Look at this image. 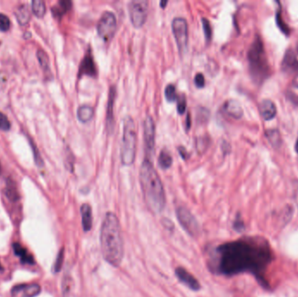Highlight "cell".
<instances>
[{
	"instance_id": "obj_1",
	"label": "cell",
	"mask_w": 298,
	"mask_h": 297,
	"mask_svg": "<svg viewBox=\"0 0 298 297\" xmlns=\"http://www.w3.org/2000/svg\"><path fill=\"white\" fill-rule=\"evenodd\" d=\"M217 271L231 276L249 272L265 284L264 272L273 259V252L264 239L248 237L227 242L217 249Z\"/></svg>"
},
{
	"instance_id": "obj_2",
	"label": "cell",
	"mask_w": 298,
	"mask_h": 297,
	"mask_svg": "<svg viewBox=\"0 0 298 297\" xmlns=\"http://www.w3.org/2000/svg\"><path fill=\"white\" fill-rule=\"evenodd\" d=\"M101 247L103 258L118 268L124 256V244L118 217L112 212L107 213L101 229Z\"/></svg>"
},
{
	"instance_id": "obj_3",
	"label": "cell",
	"mask_w": 298,
	"mask_h": 297,
	"mask_svg": "<svg viewBox=\"0 0 298 297\" xmlns=\"http://www.w3.org/2000/svg\"><path fill=\"white\" fill-rule=\"evenodd\" d=\"M140 181L145 203L154 214H160L166 206L163 184L150 159H145L140 169Z\"/></svg>"
},
{
	"instance_id": "obj_4",
	"label": "cell",
	"mask_w": 298,
	"mask_h": 297,
	"mask_svg": "<svg viewBox=\"0 0 298 297\" xmlns=\"http://www.w3.org/2000/svg\"><path fill=\"white\" fill-rule=\"evenodd\" d=\"M249 70L253 79L261 84L270 75V66L261 37L256 35L248 52Z\"/></svg>"
},
{
	"instance_id": "obj_5",
	"label": "cell",
	"mask_w": 298,
	"mask_h": 297,
	"mask_svg": "<svg viewBox=\"0 0 298 297\" xmlns=\"http://www.w3.org/2000/svg\"><path fill=\"white\" fill-rule=\"evenodd\" d=\"M137 131L133 118L128 116L123 121V135L121 147V160L125 166L134 163L136 156Z\"/></svg>"
},
{
	"instance_id": "obj_6",
	"label": "cell",
	"mask_w": 298,
	"mask_h": 297,
	"mask_svg": "<svg viewBox=\"0 0 298 297\" xmlns=\"http://www.w3.org/2000/svg\"><path fill=\"white\" fill-rule=\"evenodd\" d=\"M128 12L133 26L140 28L144 25L148 14V2L145 0H134L128 4Z\"/></svg>"
},
{
	"instance_id": "obj_7",
	"label": "cell",
	"mask_w": 298,
	"mask_h": 297,
	"mask_svg": "<svg viewBox=\"0 0 298 297\" xmlns=\"http://www.w3.org/2000/svg\"><path fill=\"white\" fill-rule=\"evenodd\" d=\"M117 26V20L115 14L107 11L103 13L97 24V32L101 38L105 41H109L113 38Z\"/></svg>"
},
{
	"instance_id": "obj_8",
	"label": "cell",
	"mask_w": 298,
	"mask_h": 297,
	"mask_svg": "<svg viewBox=\"0 0 298 297\" xmlns=\"http://www.w3.org/2000/svg\"><path fill=\"white\" fill-rule=\"evenodd\" d=\"M187 20L182 17H176L172 21V31L180 52H186L188 42Z\"/></svg>"
},
{
	"instance_id": "obj_9",
	"label": "cell",
	"mask_w": 298,
	"mask_h": 297,
	"mask_svg": "<svg viewBox=\"0 0 298 297\" xmlns=\"http://www.w3.org/2000/svg\"><path fill=\"white\" fill-rule=\"evenodd\" d=\"M177 219L185 231L191 236H197L200 234V227L195 217L185 207H179L176 209Z\"/></svg>"
},
{
	"instance_id": "obj_10",
	"label": "cell",
	"mask_w": 298,
	"mask_h": 297,
	"mask_svg": "<svg viewBox=\"0 0 298 297\" xmlns=\"http://www.w3.org/2000/svg\"><path fill=\"white\" fill-rule=\"evenodd\" d=\"M143 131H144L145 148L147 154L149 157L154 153V143H155V125L153 118L148 115L143 121Z\"/></svg>"
},
{
	"instance_id": "obj_11",
	"label": "cell",
	"mask_w": 298,
	"mask_h": 297,
	"mask_svg": "<svg viewBox=\"0 0 298 297\" xmlns=\"http://www.w3.org/2000/svg\"><path fill=\"white\" fill-rule=\"evenodd\" d=\"M41 292V287L38 283L19 284L12 288L11 293L14 297H36Z\"/></svg>"
},
{
	"instance_id": "obj_12",
	"label": "cell",
	"mask_w": 298,
	"mask_h": 297,
	"mask_svg": "<svg viewBox=\"0 0 298 297\" xmlns=\"http://www.w3.org/2000/svg\"><path fill=\"white\" fill-rule=\"evenodd\" d=\"M175 274H176L177 278L191 290H200V282L197 281L196 278L194 277L193 274L188 273L185 268H180V267L176 268Z\"/></svg>"
},
{
	"instance_id": "obj_13",
	"label": "cell",
	"mask_w": 298,
	"mask_h": 297,
	"mask_svg": "<svg viewBox=\"0 0 298 297\" xmlns=\"http://www.w3.org/2000/svg\"><path fill=\"white\" fill-rule=\"evenodd\" d=\"M115 98H116V87L115 85H112L109 90V102H108V108H107V128L110 134L115 128L114 108H115Z\"/></svg>"
},
{
	"instance_id": "obj_14",
	"label": "cell",
	"mask_w": 298,
	"mask_h": 297,
	"mask_svg": "<svg viewBox=\"0 0 298 297\" xmlns=\"http://www.w3.org/2000/svg\"><path fill=\"white\" fill-rule=\"evenodd\" d=\"M282 69L283 72L288 74H297L298 59L295 52L292 50H288L285 52L282 61Z\"/></svg>"
},
{
	"instance_id": "obj_15",
	"label": "cell",
	"mask_w": 298,
	"mask_h": 297,
	"mask_svg": "<svg viewBox=\"0 0 298 297\" xmlns=\"http://www.w3.org/2000/svg\"><path fill=\"white\" fill-rule=\"evenodd\" d=\"M83 75L96 77L97 76V67L95 65L94 59L91 52L85 53L84 59H82L79 69V77Z\"/></svg>"
},
{
	"instance_id": "obj_16",
	"label": "cell",
	"mask_w": 298,
	"mask_h": 297,
	"mask_svg": "<svg viewBox=\"0 0 298 297\" xmlns=\"http://www.w3.org/2000/svg\"><path fill=\"white\" fill-rule=\"evenodd\" d=\"M223 111L230 117L239 120L243 117V109L239 102L235 100H229L223 105Z\"/></svg>"
},
{
	"instance_id": "obj_17",
	"label": "cell",
	"mask_w": 298,
	"mask_h": 297,
	"mask_svg": "<svg viewBox=\"0 0 298 297\" xmlns=\"http://www.w3.org/2000/svg\"><path fill=\"white\" fill-rule=\"evenodd\" d=\"M260 114L265 121H270L276 115V107L270 100H263L259 105Z\"/></svg>"
},
{
	"instance_id": "obj_18",
	"label": "cell",
	"mask_w": 298,
	"mask_h": 297,
	"mask_svg": "<svg viewBox=\"0 0 298 297\" xmlns=\"http://www.w3.org/2000/svg\"><path fill=\"white\" fill-rule=\"evenodd\" d=\"M13 250L16 256L20 259L21 263L23 264L33 265L35 263L33 255L27 251V249L24 248L23 246L20 245V243H14L13 244Z\"/></svg>"
},
{
	"instance_id": "obj_19",
	"label": "cell",
	"mask_w": 298,
	"mask_h": 297,
	"mask_svg": "<svg viewBox=\"0 0 298 297\" xmlns=\"http://www.w3.org/2000/svg\"><path fill=\"white\" fill-rule=\"evenodd\" d=\"M80 213L83 229L85 232H88L92 229V208L87 203H85L80 208Z\"/></svg>"
},
{
	"instance_id": "obj_20",
	"label": "cell",
	"mask_w": 298,
	"mask_h": 297,
	"mask_svg": "<svg viewBox=\"0 0 298 297\" xmlns=\"http://www.w3.org/2000/svg\"><path fill=\"white\" fill-rule=\"evenodd\" d=\"M5 193L6 196L11 202L16 203L20 199V193L19 190L17 187L16 183L14 182V180L8 179L6 184V189H5Z\"/></svg>"
},
{
	"instance_id": "obj_21",
	"label": "cell",
	"mask_w": 298,
	"mask_h": 297,
	"mask_svg": "<svg viewBox=\"0 0 298 297\" xmlns=\"http://www.w3.org/2000/svg\"><path fill=\"white\" fill-rule=\"evenodd\" d=\"M94 115V110L91 106L88 105H82L77 111V117L79 121L83 123H86L92 120V116Z\"/></svg>"
},
{
	"instance_id": "obj_22",
	"label": "cell",
	"mask_w": 298,
	"mask_h": 297,
	"mask_svg": "<svg viewBox=\"0 0 298 297\" xmlns=\"http://www.w3.org/2000/svg\"><path fill=\"white\" fill-rule=\"evenodd\" d=\"M72 3L69 0H61L58 2V4L52 8L53 16L56 18H61L63 15H65L71 8H72Z\"/></svg>"
},
{
	"instance_id": "obj_23",
	"label": "cell",
	"mask_w": 298,
	"mask_h": 297,
	"mask_svg": "<svg viewBox=\"0 0 298 297\" xmlns=\"http://www.w3.org/2000/svg\"><path fill=\"white\" fill-rule=\"evenodd\" d=\"M15 16L20 25L21 26L27 25L31 19V14H30L29 8L27 5H22L18 7V9L15 12Z\"/></svg>"
},
{
	"instance_id": "obj_24",
	"label": "cell",
	"mask_w": 298,
	"mask_h": 297,
	"mask_svg": "<svg viewBox=\"0 0 298 297\" xmlns=\"http://www.w3.org/2000/svg\"><path fill=\"white\" fill-rule=\"evenodd\" d=\"M158 164L162 169H168L173 164V157L168 151L161 150L158 157Z\"/></svg>"
},
{
	"instance_id": "obj_25",
	"label": "cell",
	"mask_w": 298,
	"mask_h": 297,
	"mask_svg": "<svg viewBox=\"0 0 298 297\" xmlns=\"http://www.w3.org/2000/svg\"><path fill=\"white\" fill-rule=\"evenodd\" d=\"M265 136L269 143L274 147H279L282 144V137L280 132L276 129H269L265 132Z\"/></svg>"
},
{
	"instance_id": "obj_26",
	"label": "cell",
	"mask_w": 298,
	"mask_h": 297,
	"mask_svg": "<svg viewBox=\"0 0 298 297\" xmlns=\"http://www.w3.org/2000/svg\"><path fill=\"white\" fill-rule=\"evenodd\" d=\"M32 10H33V13H34L35 16L38 17V18H41L46 13V5L41 0H34L32 2Z\"/></svg>"
},
{
	"instance_id": "obj_27",
	"label": "cell",
	"mask_w": 298,
	"mask_h": 297,
	"mask_svg": "<svg viewBox=\"0 0 298 297\" xmlns=\"http://www.w3.org/2000/svg\"><path fill=\"white\" fill-rule=\"evenodd\" d=\"M37 56H38V59H39V62H40V66L43 69V71L44 72H50L49 58L46 54V52L43 51L42 49L39 50Z\"/></svg>"
},
{
	"instance_id": "obj_28",
	"label": "cell",
	"mask_w": 298,
	"mask_h": 297,
	"mask_svg": "<svg viewBox=\"0 0 298 297\" xmlns=\"http://www.w3.org/2000/svg\"><path fill=\"white\" fill-rule=\"evenodd\" d=\"M65 258V248H62L58 253V255L56 257L55 262L53 265V273H59L61 268H62L63 262Z\"/></svg>"
},
{
	"instance_id": "obj_29",
	"label": "cell",
	"mask_w": 298,
	"mask_h": 297,
	"mask_svg": "<svg viewBox=\"0 0 298 297\" xmlns=\"http://www.w3.org/2000/svg\"><path fill=\"white\" fill-rule=\"evenodd\" d=\"M72 280L71 276L68 274H66L64 276L62 281V294L63 297H69V294L71 293V288H72Z\"/></svg>"
},
{
	"instance_id": "obj_30",
	"label": "cell",
	"mask_w": 298,
	"mask_h": 297,
	"mask_svg": "<svg viewBox=\"0 0 298 297\" xmlns=\"http://www.w3.org/2000/svg\"><path fill=\"white\" fill-rule=\"evenodd\" d=\"M165 96L168 102H173L177 101L176 88L173 84H169L165 88Z\"/></svg>"
},
{
	"instance_id": "obj_31",
	"label": "cell",
	"mask_w": 298,
	"mask_h": 297,
	"mask_svg": "<svg viewBox=\"0 0 298 297\" xmlns=\"http://www.w3.org/2000/svg\"><path fill=\"white\" fill-rule=\"evenodd\" d=\"M210 142V138H208L207 136L198 138L196 140L197 151L200 153H204V151H206L207 148L209 147Z\"/></svg>"
},
{
	"instance_id": "obj_32",
	"label": "cell",
	"mask_w": 298,
	"mask_h": 297,
	"mask_svg": "<svg viewBox=\"0 0 298 297\" xmlns=\"http://www.w3.org/2000/svg\"><path fill=\"white\" fill-rule=\"evenodd\" d=\"M187 109V100L184 95H180L177 98V112L179 115H183Z\"/></svg>"
},
{
	"instance_id": "obj_33",
	"label": "cell",
	"mask_w": 298,
	"mask_h": 297,
	"mask_svg": "<svg viewBox=\"0 0 298 297\" xmlns=\"http://www.w3.org/2000/svg\"><path fill=\"white\" fill-rule=\"evenodd\" d=\"M11 20L9 17L5 15L4 13H0V31L7 32L10 29Z\"/></svg>"
},
{
	"instance_id": "obj_34",
	"label": "cell",
	"mask_w": 298,
	"mask_h": 297,
	"mask_svg": "<svg viewBox=\"0 0 298 297\" xmlns=\"http://www.w3.org/2000/svg\"><path fill=\"white\" fill-rule=\"evenodd\" d=\"M203 27H204V34H205V38H206L207 41L209 42L210 39L212 38V28H211V25H210V21L206 18H203Z\"/></svg>"
},
{
	"instance_id": "obj_35",
	"label": "cell",
	"mask_w": 298,
	"mask_h": 297,
	"mask_svg": "<svg viewBox=\"0 0 298 297\" xmlns=\"http://www.w3.org/2000/svg\"><path fill=\"white\" fill-rule=\"evenodd\" d=\"M11 122L8 120L7 115L3 114L2 112H0V130L7 131L10 130Z\"/></svg>"
},
{
	"instance_id": "obj_36",
	"label": "cell",
	"mask_w": 298,
	"mask_h": 297,
	"mask_svg": "<svg viewBox=\"0 0 298 297\" xmlns=\"http://www.w3.org/2000/svg\"><path fill=\"white\" fill-rule=\"evenodd\" d=\"M276 23H277V26H278L279 28L281 29L282 33H285V34H288L289 33L288 26L284 22H282V17H281V11L280 10L276 13Z\"/></svg>"
},
{
	"instance_id": "obj_37",
	"label": "cell",
	"mask_w": 298,
	"mask_h": 297,
	"mask_svg": "<svg viewBox=\"0 0 298 297\" xmlns=\"http://www.w3.org/2000/svg\"><path fill=\"white\" fill-rule=\"evenodd\" d=\"M194 83L196 85L197 87L199 88H203L205 85V78L202 72H198L195 77H194Z\"/></svg>"
},
{
	"instance_id": "obj_38",
	"label": "cell",
	"mask_w": 298,
	"mask_h": 297,
	"mask_svg": "<svg viewBox=\"0 0 298 297\" xmlns=\"http://www.w3.org/2000/svg\"><path fill=\"white\" fill-rule=\"evenodd\" d=\"M178 152H179V154H180V156H181V158H182L183 160H187V159L189 158L190 154L189 153L187 152L186 147H182V146L178 147Z\"/></svg>"
},
{
	"instance_id": "obj_39",
	"label": "cell",
	"mask_w": 298,
	"mask_h": 297,
	"mask_svg": "<svg viewBox=\"0 0 298 297\" xmlns=\"http://www.w3.org/2000/svg\"><path fill=\"white\" fill-rule=\"evenodd\" d=\"M234 228L237 231H242L244 229V225H243V222H242V220L236 219L235 221V223H234Z\"/></svg>"
},
{
	"instance_id": "obj_40",
	"label": "cell",
	"mask_w": 298,
	"mask_h": 297,
	"mask_svg": "<svg viewBox=\"0 0 298 297\" xmlns=\"http://www.w3.org/2000/svg\"><path fill=\"white\" fill-rule=\"evenodd\" d=\"M191 127V119H190L189 114L187 115V120H186V129L188 130Z\"/></svg>"
},
{
	"instance_id": "obj_41",
	"label": "cell",
	"mask_w": 298,
	"mask_h": 297,
	"mask_svg": "<svg viewBox=\"0 0 298 297\" xmlns=\"http://www.w3.org/2000/svg\"><path fill=\"white\" fill-rule=\"evenodd\" d=\"M293 85L295 86V87H298V73L295 76V78L293 79Z\"/></svg>"
},
{
	"instance_id": "obj_42",
	"label": "cell",
	"mask_w": 298,
	"mask_h": 297,
	"mask_svg": "<svg viewBox=\"0 0 298 297\" xmlns=\"http://www.w3.org/2000/svg\"><path fill=\"white\" fill-rule=\"evenodd\" d=\"M167 1H161V3H160V6H161V8H165V7L167 6Z\"/></svg>"
},
{
	"instance_id": "obj_43",
	"label": "cell",
	"mask_w": 298,
	"mask_h": 297,
	"mask_svg": "<svg viewBox=\"0 0 298 297\" xmlns=\"http://www.w3.org/2000/svg\"><path fill=\"white\" fill-rule=\"evenodd\" d=\"M295 151H296V152H297V153H298V138H297V141H296V142H295Z\"/></svg>"
},
{
	"instance_id": "obj_44",
	"label": "cell",
	"mask_w": 298,
	"mask_h": 297,
	"mask_svg": "<svg viewBox=\"0 0 298 297\" xmlns=\"http://www.w3.org/2000/svg\"><path fill=\"white\" fill-rule=\"evenodd\" d=\"M3 270H4L3 266H2V265H1V263H0V271H3Z\"/></svg>"
},
{
	"instance_id": "obj_45",
	"label": "cell",
	"mask_w": 298,
	"mask_h": 297,
	"mask_svg": "<svg viewBox=\"0 0 298 297\" xmlns=\"http://www.w3.org/2000/svg\"><path fill=\"white\" fill-rule=\"evenodd\" d=\"M0 173H1V164H0Z\"/></svg>"
},
{
	"instance_id": "obj_46",
	"label": "cell",
	"mask_w": 298,
	"mask_h": 297,
	"mask_svg": "<svg viewBox=\"0 0 298 297\" xmlns=\"http://www.w3.org/2000/svg\"><path fill=\"white\" fill-rule=\"evenodd\" d=\"M296 48H297V51H298V43H297V45H296Z\"/></svg>"
}]
</instances>
